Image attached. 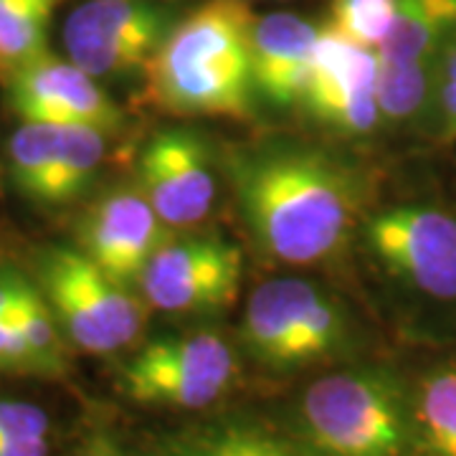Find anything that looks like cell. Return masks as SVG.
<instances>
[{"label":"cell","instance_id":"6da1fadb","mask_svg":"<svg viewBox=\"0 0 456 456\" xmlns=\"http://www.w3.org/2000/svg\"><path fill=\"white\" fill-rule=\"evenodd\" d=\"M231 178L254 241L284 264L332 259L358 224V175L322 150L259 147L231 163Z\"/></svg>","mask_w":456,"mask_h":456},{"label":"cell","instance_id":"7a4b0ae2","mask_svg":"<svg viewBox=\"0 0 456 456\" xmlns=\"http://www.w3.org/2000/svg\"><path fill=\"white\" fill-rule=\"evenodd\" d=\"M244 0H208L173 26L145 66L150 99L178 117L251 114V33Z\"/></svg>","mask_w":456,"mask_h":456},{"label":"cell","instance_id":"3957f363","mask_svg":"<svg viewBox=\"0 0 456 456\" xmlns=\"http://www.w3.org/2000/svg\"><path fill=\"white\" fill-rule=\"evenodd\" d=\"M294 441L307 456H413V398L380 368L322 375L297 403Z\"/></svg>","mask_w":456,"mask_h":456},{"label":"cell","instance_id":"277c9868","mask_svg":"<svg viewBox=\"0 0 456 456\" xmlns=\"http://www.w3.org/2000/svg\"><path fill=\"white\" fill-rule=\"evenodd\" d=\"M41 292L66 340L89 355H114L140 340L147 302L114 281L77 246H49L38 264Z\"/></svg>","mask_w":456,"mask_h":456},{"label":"cell","instance_id":"5b68a950","mask_svg":"<svg viewBox=\"0 0 456 456\" xmlns=\"http://www.w3.org/2000/svg\"><path fill=\"white\" fill-rule=\"evenodd\" d=\"M236 375L233 347L221 335L191 332L142 345L119 368V386L137 403L198 411L221 401Z\"/></svg>","mask_w":456,"mask_h":456},{"label":"cell","instance_id":"8992f818","mask_svg":"<svg viewBox=\"0 0 456 456\" xmlns=\"http://www.w3.org/2000/svg\"><path fill=\"white\" fill-rule=\"evenodd\" d=\"M244 259L228 241L170 239L147 264L140 292L147 307L165 314H218L228 310L241 287Z\"/></svg>","mask_w":456,"mask_h":456},{"label":"cell","instance_id":"52a82bcc","mask_svg":"<svg viewBox=\"0 0 456 456\" xmlns=\"http://www.w3.org/2000/svg\"><path fill=\"white\" fill-rule=\"evenodd\" d=\"M170 28L150 0H86L66 18V56L94 79L122 77L145 69Z\"/></svg>","mask_w":456,"mask_h":456},{"label":"cell","instance_id":"ba28073f","mask_svg":"<svg viewBox=\"0 0 456 456\" xmlns=\"http://www.w3.org/2000/svg\"><path fill=\"white\" fill-rule=\"evenodd\" d=\"M375 259L393 277L434 299H456V218L436 206L406 203L365 226Z\"/></svg>","mask_w":456,"mask_h":456},{"label":"cell","instance_id":"9c48e42d","mask_svg":"<svg viewBox=\"0 0 456 456\" xmlns=\"http://www.w3.org/2000/svg\"><path fill=\"white\" fill-rule=\"evenodd\" d=\"M378 51L322 26L314 41L310 84L302 104L322 125L345 134H368L378 127L375 102Z\"/></svg>","mask_w":456,"mask_h":456},{"label":"cell","instance_id":"30bf717a","mask_svg":"<svg viewBox=\"0 0 456 456\" xmlns=\"http://www.w3.org/2000/svg\"><path fill=\"white\" fill-rule=\"evenodd\" d=\"M173 239L140 191L119 188L94 200L79 224V244L89 261L114 281L137 289L155 251Z\"/></svg>","mask_w":456,"mask_h":456},{"label":"cell","instance_id":"8fae6325","mask_svg":"<svg viewBox=\"0 0 456 456\" xmlns=\"http://www.w3.org/2000/svg\"><path fill=\"white\" fill-rule=\"evenodd\" d=\"M8 84L11 107L20 119L51 125H86L97 130H122V110L102 86L69 56L41 53L18 69Z\"/></svg>","mask_w":456,"mask_h":456},{"label":"cell","instance_id":"7c38bea8","mask_svg":"<svg viewBox=\"0 0 456 456\" xmlns=\"http://www.w3.org/2000/svg\"><path fill=\"white\" fill-rule=\"evenodd\" d=\"M137 191L167 228L200 224L216 200L208 147L188 130L152 134L140 155Z\"/></svg>","mask_w":456,"mask_h":456},{"label":"cell","instance_id":"4fadbf2b","mask_svg":"<svg viewBox=\"0 0 456 456\" xmlns=\"http://www.w3.org/2000/svg\"><path fill=\"white\" fill-rule=\"evenodd\" d=\"M317 33L314 23L294 13L256 18L251 33V77L261 97L279 107L305 99Z\"/></svg>","mask_w":456,"mask_h":456},{"label":"cell","instance_id":"5bb4252c","mask_svg":"<svg viewBox=\"0 0 456 456\" xmlns=\"http://www.w3.org/2000/svg\"><path fill=\"white\" fill-rule=\"evenodd\" d=\"M317 284L307 279H272L248 297L241 325L246 353L269 370H297L302 314Z\"/></svg>","mask_w":456,"mask_h":456},{"label":"cell","instance_id":"9a60e30c","mask_svg":"<svg viewBox=\"0 0 456 456\" xmlns=\"http://www.w3.org/2000/svg\"><path fill=\"white\" fill-rule=\"evenodd\" d=\"M163 456H307L294 439L244 419L191 426L163 441Z\"/></svg>","mask_w":456,"mask_h":456},{"label":"cell","instance_id":"2e32d148","mask_svg":"<svg viewBox=\"0 0 456 456\" xmlns=\"http://www.w3.org/2000/svg\"><path fill=\"white\" fill-rule=\"evenodd\" d=\"M456 33V0H398L395 20L378 49L386 61L434 59Z\"/></svg>","mask_w":456,"mask_h":456},{"label":"cell","instance_id":"e0dca14e","mask_svg":"<svg viewBox=\"0 0 456 456\" xmlns=\"http://www.w3.org/2000/svg\"><path fill=\"white\" fill-rule=\"evenodd\" d=\"M64 127L66 125L20 119V125L8 137L5 167L11 185L33 203H41V196L46 191V183L64 142Z\"/></svg>","mask_w":456,"mask_h":456},{"label":"cell","instance_id":"ac0fdd59","mask_svg":"<svg viewBox=\"0 0 456 456\" xmlns=\"http://www.w3.org/2000/svg\"><path fill=\"white\" fill-rule=\"evenodd\" d=\"M439 84L436 56L421 61H386L378 56L375 102L383 122H411L434 107Z\"/></svg>","mask_w":456,"mask_h":456},{"label":"cell","instance_id":"d6986e66","mask_svg":"<svg viewBox=\"0 0 456 456\" xmlns=\"http://www.w3.org/2000/svg\"><path fill=\"white\" fill-rule=\"evenodd\" d=\"M107 155V132L86 125H66L64 142L53 165L41 206H66L82 196L97 178Z\"/></svg>","mask_w":456,"mask_h":456},{"label":"cell","instance_id":"ffe728a7","mask_svg":"<svg viewBox=\"0 0 456 456\" xmlns=\"http://www.w3.org/2000/svg\"><path fill=\"white\" fill-rule=\"evenodd\" d=\"M61 0H0V79L49 51V28Z\"/></svg>","mask_w":456,"mask_h":456},{"label":"cell","instance_id":"44dd1931","mask_svg":"<svg viewBox=\"0 0 456 456\" xmlns=\"http://www.w3.org/2000/svg\"><path fill=\"white\" fill-rule=\"evenodd\" d=\"M419 449L428 456H456V365L426 375L413 393Z\"/></svg>","mask_w":456,"mask_h":456},{"label":"cell","instance_id":"7402d4cb","mask_svg":"<svg viewBox=\"0 0 456 456\" xmlns=\"http://www.w3.org/2000/svg\"><path fill=\"white\" fill-rule=\"evenodd\" d=\"M11 322L28 345L44 378H61L69 370V340L41 287H26L18 307L11 314Z\"/></svg>","mask_w":456,"mask_h":456},{"label":"cell","instance_id":"603a6c76","mask_svg":"<svg viewBox=\"0 0 456 456\" xmlns=\"http://www.w3.org/2000/svg\"><path fill=\"white\" fill-rule=\"evenodd\" d=\"M398 0H330V20L335 31L365 49L378 51L388 38Z\"/></svg>","mask_w":456,"mask_h":456},{"label":"cell","instance_id":"cb8c5ba5","mask_svg":"<svg viewBox=\"0 0 456 456\" xmlns=\"http://www.w3.org/2000/svg\"><path fill=\"white\" fill-rule=\"evenodd\" d=\"M49 436L51 419L44 408L28 401L0 398V439L36 441Z\"/></svg>","mask_w":456,"mask_h":456},{"label":"cell","instance_id":"d4e9b609","mask_svg":"<svg viewBox=\"0 0 456 456\" xmlns=\"http://www.w3.org/2000/svg\"><path fill=\"white\" fill-rule=\"evenodd\" d=\"M0 373L41 375L38 362L11 320H0Z\"/></svg>","mask_w":456,"mask_h":456},{"label":"cell","instance_id":"484cf974","mask_svg":"<svg viewBox=\"0 0 456 456\" xmlns=\"http://www.w3.org/2000/svg\"><path fill=\"white\" fill-rule=\"evenodd\" d=\"M31 281L16 269H0V320H11Z\"/></svg>","mask_w":456,"mask_h":456},{"label":"cell","instance_id":"4316f807","mask_svg":"<svg viewBox=\"0 0 456 456\" xmlns=\"http://www.w3.org/2000/svg\"><path fill=\"white\" fill-rule=\"evenodd\" d=\"M434 107L439 112L444 130L449 132L452 137H456V82H449V79L439 77Z\"/></svg>","mask_w":456,"mask_h":456},{"label":"cell","instance_id":"83f0119b","mask_svg":"<svg viewBox=\"0 0 456 456\" xmlns=\"http://www.w3.org/2000/svg\"><path fill=\"white\" fill-rule=\"evenodd\" d=\"M0 456H51L49 439L13 441L0 439Z\"/></svg>","mask_w":456,"mask_h":456},{"label":"cell","instance_id":"f1b7e54d","mask_svg":"<svg viewBox=\"0 0 456 456\" xmlns=\"http://www.w3.org/2000/svg\"><path fill=\"white\" fill-rule=\"evenodd\" d=\"M71 456H125L119 452V446L114 444L107 434H92L89 439L82 441V446L79 449H74V454Z\"/></svg>","mask_w":456,"mask_h":456},{"label":"cell","instance_id":"f546056e","mask_svg":"<svg viewBox=\"0 0 456 456\" xmlns=\"http://www.w3.org/2000/svg\"><path fill=\"white\" fill-rule=\"evenodd\" d=\"M436 69H439L441 79L456 82V33L436 53Z\"/></svg>","mask_w":456,"mask_h":456}]
</instances>
